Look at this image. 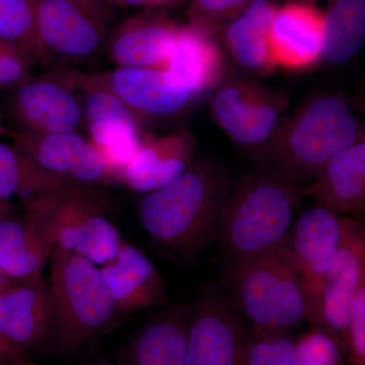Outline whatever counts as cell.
<instances>
[{"label":"cell","mask_w":365,"mask_h":365,"mask_svg":"<svg viewBox=\"0 0 365 365\" xmlns=\"http://www.w3.org/2000/svg\"><path fill=\"white\" fill-rule=\"evenodd\" d=\"M103 1L107 2V4H111V1H110V0H103Z\"/></svg>","instance_id":"40"},{"label":"cell","mask_w":365,"mask_h":365,"mask_svg":"<svg viewBox=\"0 0 365 365\" xmlns=\"http://www.w3.org/2000/svg\"><path fill=\"white\" fill-rule=\"evenodd\" d=\"M309 1H311V0H309Z\"/></svg>","instance_id":"41"},{"label":"cell","mask_w":365,"mask_h":365,"mask_svg":"<svg viewBox=\"0 0 365 365\" xmlns=\"http://www.w3.org/2000/svg\"><path fill=\"white\" fill-rule=\"evenodd\" d=\"M365 282V230L356 220L341 216V237L328 276L323 297V317L327 330L349 353V307L353 295Z\"/></svg>","instance_id":"13"},{"label":"cell","mask_w":365,"mask_h":365,"mask_svg":"<svg viewBox=\"0 0 365 365\" xmlns=\"http://www.w3.org/2000/svg\"><path fill=\"white\" fill-rule=\"evenodd\" d=\"M11 109L21 130L60 133L78 132L83 127L81 98L71 68L31 76L14 88Z\"/></svg>","instance_id":"11"},{"label":"cell","mask_w":365,"mask_h":365,"mask_svg":"<svg viewBox=\"0 0 365 365\" xmlns=\"http://www.w3.org/2000/svg\"><path fill=\"white\" fill-rule=\"evenodd\" d=\"M11 138L31 165L68 188L103 190L115 178L95 144L78 131L11 130Z\"/></svg>","instance_id":"8"},{"label":"cell","mask_w":365,"mask_h":365,"mask_svg":"<svg viewBox=\"0 0 365 365\" xmlns=\"http://www.w3.org/2000/svg\"><path fill=\"white\" fill-rule=\"evenodd\" d=\"M51 335L62 352L74 353L107 333L119 311L97 264L61 249L50 255Z\"/></svg>","instance_id":"4"},{"label":"cell","mask_w":365,"mask_h":365,"mask_svg":"<svg viewBox=\"0 0 365 365\" xmlns=\"http://www.w3.org/2000/svg\"><path fill=\"white\" fill-rule=\"evenodd\" d=\"M365 40V0H333L324 14L322 58L344 64L361 50Z\"/></svg>","instance_id":"25"},{"label":"cell","mask_w":365,"mask_h":365,"mask_svg":"<svg viewBox=\"0 0 365 365\" xmlns=\"http://www.w3.org/2000/svg\"><path fill=\"white\" fill-rule=\"evenodd\" d=\"M254 0H192L190 19L192 25L212 34L216 26L232 21Z\"/></svg>","instance_id":"30"},{"label":"cell","mask_w":365,"mask_h":365,"mask_svg":"<svg viewBox=\"0 0 365 365\" xmlns=\"http://www.w3.org/2000/svg\"><path fill=\"white\" fill-rule=\"evenodd\" d=\"M275 7L271 0H254L227 26L228 50L247 71L263 74L273 71L269 32Z\"/></svg>","instance_id":"24"},{"label":"cell","mask_w":365,"mask_h":365,"mask_svg":"<svg viewBox=\"0 0 365 365\" xmlns=\"http://www.w3.org/2000/svg\"><path fill=\"white\" fill-rule=\"evenodd\" d=\"M11 130H9L7 127L4 126V124L0 121V137L2 136H9L11 137Z\"/></svg>","instance_id":"37"},{"label":"cell","mask_w":365,"mask_h":365,"mask_svg":"<svg viewBox=\"0 0 365 365\" xmlns=\"http://www.w3.org/2000/svg\"><path fill=\"white\" fill-rule=\"evenodd\" d=\"M4 359H9L14 365H42L31 359L28 353L21 350H11L7 352L4 355Z\"/></svg>","instance_id":"34"},{"label":"cell","mask_w":365,"mask_h":365,"mask_svg":"<svg viewBox=\"0 0 365 365\" xmlns=\"http://www.w3.org/2000/svg\"><path fill=\"white\" fill-rule=\"evenodd\" d=\"M111 4H121L123 6L136 7V9H157L165 6L173 0H110Z\"/></svg>","instance_id":"33"},{"label":"cell","mask_w":365,"mask_h":365,"mask_svg":"<svg viewBox=\"0 0 365 365\" xmlns=\"http://www.w3.org/2000/svg\"><path fill=\"white\" fill-rule=\"evenodd\" d=\"M348 335V360L354 365H365V282L357 288L350 304Z\"/></svg>","instance_id":"31"},{"label":"cell","mask_w":365,"mask_h":365,"mask_svg":"<svg viewBox=\"0 0 365 365\" xmlns=\"http://www.w3.org/2000/svg\"><path fill=\"white\" fill-rule=\"evenodd\" d=\"M194 155L195 141L187 131L143 140L121 178L132 191L148 194L182 174L194 162Z\"/></svg>","instance_id":"19"},{"label":"cell","mask_w":365,"mask_h":365,"mask_svg":"<svg viewBox=\"0 0 365 365\" xmlns=\"http://www.w3.org/2000/svg\"><path fill=\"white\" fill-rule=\"evenodd\" d=\"M230 182L225 170L197 160L139 203L141 225L160 246L191 258L217 235Z\"/></svg>","instance_id":"1"},{"label":"cell","mask_w":365,"mask_h":365,"mask_svg":"<svg viewBox=\"0 0 365 365\" xmlns=\"http://www.w3.org/2000/svg\"><path fill=\"white\" fill-rule=\"evenodd\" d=\"M0 365H14L9 359L0 357Z\"/></svg>","instance_id":"39"},{"label":"cell","mask_w":365,"mask_h":365,"mask_svg":"<svg viewBox=\"0 0 365 365\" xmlns=\"http://www.w3.org/2000/svg\"><path fill=\"white\" fill-rule=\"evenodd\" d=\"M345 353L329 334L309 328L295 338V365H345Z\"/></svg>","instance_id":"29"},{"label":"cell","mask_w":365,"mask_h":365,"mask_svg":"<svg viewBox=\"0 0 365 365\" xmlns=\"http://www.w3.org/2000/svg\"><path fill=\"white\" fill-rule=\"evenodd\" d=\"M302 184L262 167L241 178L230 190L217 235L230 264L277 248L288 241L302 201Z\"/></svg>","instance_id":"2"},{"label":"cell","mask_w":365,"mask_h":365,"mask_svg":"<svg viewBox=\"0 0 365 365\" xmlns=\"http://www.w3.org/2000/svg\"><path fill=\"white\" fill-rule=\"evenodd\" d=\"M212 34L192 25L181 26L165 69L193 97L215 85L222 71V56Z\"/></svg>","instance_id":"21"},{"label":"cell","mask_w":365,"mask_h":365,"mask_svg":"<svg viewBox=\"0 0 365 365\" xmlns=\"http://www.w3.org/2000/svg\"><path fill=\"white\" fill-rule=\"evenodd\" d=\"M324 13L309 0L275 7L269 42L274 67L304 71L322 58Z\"/></svg>","instance_id":"15"},{"label":"cell","mask_w":365,"mask_h":365,"mask_svg":"<svg viewBox=\"0 0 365 365\" xmlns=\"http://www.w3.org/2000/svg\"><path fill=\"white\" fill-rule=\"evenodd\" d=\"M234 299L251 327L292 335L307 323L306 299L288 241L230 264Z\"/></svg>","instance_id":"5"},{"label":"cell","mask_w":365,"mask_h":365,"mask_svg":"<svg viewBox=\"0 0 365 365\" xmlns=\"http://www.w3.org/2000/svg\"><path fill=\"white\" fill-rule=\"evenodd\" d=\"M340 237L341 215L319 205L302 212L288 237L306 299L307 323L309 328L327 334L323 317L324 290L339 248Z\"/></svg>","instance_id":"10"},{"label":"cell","mask_w":365,"mask_h":365,"mask_svg":"<svg viewBox=\"0 0 365 365\" xmlns=\"http://www.w3.org/2000/svg\"><path fill=\"white\" fill-rule=\"evenodd\" d=\"M51 325L49 284L42 276L14 281L0 292V356L39 347L51 335Z\"/></svg>","instance_id":"14"},{"label":"cell","mask_w":365,"mask_h":365,"mask_svg":"<svg viewBox=\"0 0 365 365\" xmlns=\"http://www.w3.org/2000/svg\"><path fill=\"white\" fill-rule=\"evenodd\" d=\"M25 216L53 249L66 250L104 265L115 258L123 241L106 216L103 190L66 188L23 201Z\"/></svg>","instance_id":"6"},{"label":"cell","mask_w":365,"mask_h":365,"mask_svg":"<svg viewBox=\"0 0 365 365\" xmlns=\"http://www.w3.org/2000/svg\"><path fill=\"white\" fill-rule=\"evenodd\" d=\"M242 365H295V338L251 327Z\"/></svg>","instance_id":"28"},{"label":"cell","mask_w":365,"mask_h":365,"mask_svg":"<svg viewBox=\"0 0 365 365\" xmlns=\"http://www.w3.org/2000/svg\"><path fill=\"white\" fill-rule=\"evenodd\" d=\"M14 282V280H11V278L7 277L6 274L0 270V292L6 289V288L9 287V285L13 284Z\"/></svg>","instance_id":"35"},{"label":"cell","mask_w":365,"mask_h":365,"mask_svg":"<svg viewBox=\"0 0 365 365\" xmlns=\"http://www.w3.org/2000/svg\"><path fill=\"white\" fill-rule=\"evenodd\" d=\"M66 188L31 165L14 145L0 141V201H25L38 194Z\"/></svg>","instance_id":"26"},{"label":"cell","mask_w":365,"mask_h":365,"mask_svg":"<svg viewBox=\"0 0 365 365\" xmlns=\"http://www.w3.org/2000/svg\"><path fill=\"white\" fill-rule=\"evenodd\" d=\"M356 117L344 98L326 93L312 98L257 151L262 167L302 184L318 174L331 158L359 141Z\"/></svg>","instance_id":"3"},{"label":"cell","mask_w":365,"mask_h":365,"mask_svg":"<svg viewBox=\"0 0 365 365\" xmlns=\"http://www.w3.org/2000/svg\"><path fill=\"white\" fill-rule=\"evenodd\" d=\"M181 26L155 14H137L114 26L105 52L117 67L165 68Z\"/></svg>","instance_id":"17"},{"label":"cell","mask_w":365,"mask_h":365,"mask_svg":"<svg viewBox=\"0 0 365 365\" xmlns=\"http://www.w3.org/2000/svg\"><path fill=\"white\" fill-rule=\"evenodd\" d=\"M16 206L11 202H6V201H0V215L4 213L13 212Z\"/></svg>","instance_id":"36"},{"label":"cell","mask_w":365,"mask_h":365,"mask_svg":"<svg viewBox=\"0 0 365 365\" xmlns=\"http://www.w3.org/2000/svg\"><path fill=\"white\" fill-rule=\"evenodd\" d=\"M287 104L280 93L240 79L216 91L211 109L216 123L234 143L260 150L277 129Z\"/></svg>","instance_id":"12"},{"label":"cell","mask_w":365,"mask_h":365,"mask_svg":"<svg viewBox=\"0 0 365 365\" xmlns=\"http://www.w3.org/2000/svg\"><path fill=\"white\" fill-rule=\"evenodd\" d=\"M52 247L24 215H0V270L14 281L42 276Z\"/></svg>","instance_id":"23"},{"label":"cell","mask_w":365,"mask_h":365,"mask_svg":"<svg viewBox=\"0 0 365 365\" xmlns=\"http://www.w3.org/2000/svg\"><path fill=\"white\" fill-rule=\"evenodd\" d=\"M112 29L103 0H36L41 62L58 68L91 62L105 52Z\"/></svg>","instance_id":"7"},{"label":"cell","mask_w":365,"mask_h":365,"mask_svg":"<svg viewBox=\"0 0 365 365\" xmlns=\"http://www.w3.org/2000/svg\"><path fill=\"white\" fill-rule=\"evenodd\" d=\"M97 76L138 117L173 116L193 98L165 68L116 67Z\"/></svg>","instance_id":"16"},{"label":"cell","mask_w":365,"mask_h":365,"mask_svg":"<svg viewBox=\"0 0 365 365\" xmlns=\"http://www.w3.org/2000/svg\"><path fill=\"white\" fill-rule=\"evenodd\" d=\"M93 365H112L107 359H98Z\"/></svg>","instance_id":"38"},{"label":"cell","mask_w":365,"mask_h":365,"mask_svg":"<svg viewBox=\"0 0 365 365\" xmlns=\"http://www.w3.org/2000/svg\"><path fill=\"white\" fill-rule=\"evenodd\" d=\"M248 332L234 297L206 287L188 311L185 365H242Z\"/></svg>","instance_id":"9"},{"label":"cell","mask_w":365,"mask_h":365,"mask_svg":"<svg viewBox=\"0 0 365 365\" xmlns=\"http://www.w3.org/2000/svg\"><path fill=\"white\" fill-rule=\"evenodd\" d=\"M188 311L174 307L148 322L136 334L126 354V365H185Z\"/></svg>","instance_id":"22"},{"label":"cell","mask_w":365,"mask_h":365,"mask_svg":"<svg viewBox=\"0 0 365 365\" xmlns=\"http://www.w3.org/2000/svg\"><path fill=\"white\" fill-rule=\"evenodd\" d=\"M33 64L16 46L0 40V88H18L30 78Z\"/></svg>","instance_id":"32"},{"label":"cell","mask_w":365,"mask_h":365,"mask_svg":"<svg viewBox=\"0 0 365 365\" xmlns=\"http://www.w3.org/2000/svg\"><path fill=\"white\" fill-rule=\"evenodd\" d=\"M302 195L314 197L319 206L336 215L364 210V139L331 158L314 176V182L302 186Z\"/></svg>","instance_id":"20"},{"label":"cell","mask_w":365,"mask_h":365,"mask_svg":"<svg viewBox=\"0 0 365 365\" xmlns=\"http://www.w3.org/2000/svg\"><path fill=\"white\" fill-rule=\"evenodd\" d=\"M0 40L16 46L34 63L41 61L36 0H0Z\"/></svg>","instance_id":"27"},{"label":"cell","mask_w":365,"mask_h":365,"mask_svg":"<svg viewBox=\"0 0 365 365\" xmlns=\"http://www.w3.org/2000/svg\"><path fill=\"white\" fill-rule=\"evenodd\" d=\"M100 270L119 312L151 309L165 302L162 275L150 258L133 245L123 242L115 258Z\"/></svg>","instance_id":"18"}]
</instances>
